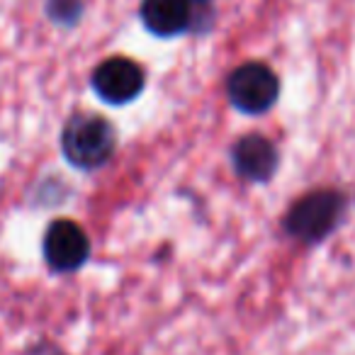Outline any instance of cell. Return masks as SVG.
<instances>
[{
  "instance_id": "6da1fadb",
  "label": "cell",
  "mask_w": 355,
  "mask_h": 355,
  "mask_svg": "<svg viewBox=\"0 0 355 355\" xmlns=\"http://www.w3.org/2000/svg\"><path fill=\"white\" fill-rule=\"evenodd\" d=\"M61 146L76 168L93 171L110 161L117 137L107 119L98 114H73L61 134Z\"/></svg>"
},
{
  "instance_id": "7a4b0ae2",
  "label": "cell",
  "mask_w": 355,
  "mask_h": 355,
  "mask_svg": "<svg viewBox=\"0 0 355 355\" xmlns=\"http://www.w3.org/2000/svg\"><path fill=\"white\" fill-rule=\"evenodd\" d=\"M343 212V198L331 190H319L302 198L287 214V232L302 241H319L329 232H334Z\"/></svg>"
},
{
  "instance_id": "3957f363",
  "label": "cell",
  "mask_w": 355,
  "mask_h": 355,
  "mask_svg": "<svg viewBox=\"0 0 355 355\" xmlns=\"http://www.w3.org/2000/svg\"><path fill=\"white\" fill-rule=\"evenodd\" d=\"M229 100L246 114H261L270 110L280 93L277 76L263 64H243L229 76Z\"/></svg>"
},
{
  "instance_id": "277c9868",
  "label": "cell",
  "mask_w": 355,
  "mask_h": 355,
  "mask_svg": "<svg viewBox=\"0 0 355 355\" xmlns=\"http://www.w3.org/2000/svg\"><path fill=\"white\" fill-rule=\"evenodd\" d=\"M93 90L110 105L132 103L144 90V71L132 59L114 56L95 69Z\"/></svg>"
},
{
  "instance_id": "5b68a950",
  "label": "cell",
  "mask_w": 355,
  "mask_h": 355,
  "mask_svg": "<svg viewBox=\"0 0 355 355\" xmlns=\"http://www.w3.org/2000/svg\"><path fill=\"white\" fill-rule=\"evenodd\" d=\"M90 256V241L78 224L61 219L49 227L44 236V258L54 270H78Z\"/></svg>"
},
{
  "instance_id": "8992f818",
  "label": "cell",
  "mask_w": 355,
  "mask_h": 355,
  "mask_svg": "<svg viewBox=\"0 0 355 355\" xmlns=\"http://www.w3.org/2000/svg\"><path fill=\"white\" fill-rule=\"evenodd\" d=\"M234 158V168L241 178L253 180V183H263L275 173L277 168V151L266 137H243L236 141L232 151Z\"/></svg>"
},
{
  "instance_id": "52a82bcc",
  "label": "cell",
  "mask_w": 355,
  "mask_h": 355,
  "mask_svg": "<svg viewBox=\"0 0 355 355\" xmlns=\"http://www.w3.org/2000/svg\"><path fill=\"white\" fill-rule=\"evenodd\" d=\"M141 20L151 35L178 37L193 22V6L190 0H144Z\"/></svg>"
}]
</instances>
